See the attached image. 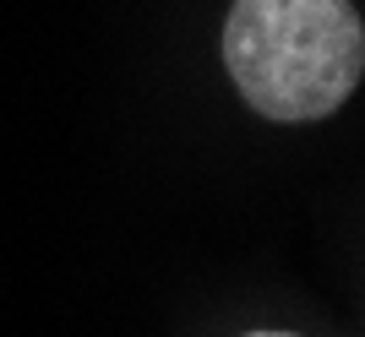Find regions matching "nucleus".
Segmentation results:
<instances>
[{"label":"nucleus","instance_id":"obj_1","mask_svg":"<svg viewBox=\"0 0 365 337\" xmlns=\"http://www.w3.org/2000/svg\"><path fill=\"white\" fill-rule=\"evenodd\" d=\"M224 65L262 120H322L365 77V22L349 0H235Z\"/></svg>","mask_w":365,"mask_h":337},{"label":"nucleus","instance_id":"obj_2","mask_svg":"<svg viewBox=\"0 0 365 337\" xmlns=\"http://www.w3.org/2000/svg\"><path fill=\"white\" fill-rule=\"evenodd\" d=\"M251 337H284V332H251Z\"/></svg>","mask_w":365,"mask_h":337}]
</instances>
